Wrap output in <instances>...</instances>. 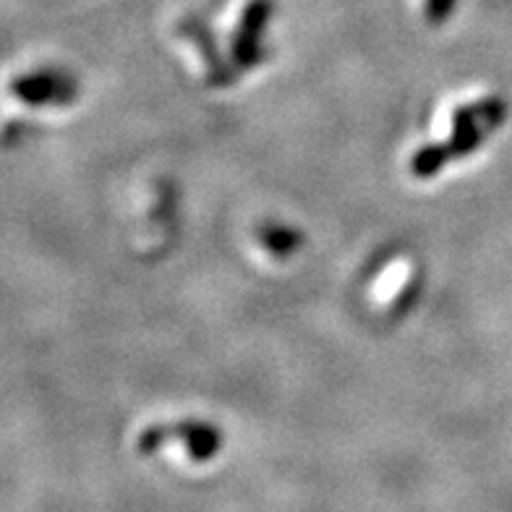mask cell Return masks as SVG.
Returning <instances> with one entry per match:
<instances>
[{"label":"cell","instance_id":"obj_1","mask_svg":"<svg viewBox=\"0 0 512 512\" xmlns=\"http://www.w3.org/2000/svg\"><path fill=\"white\" fill-rule=\"evenodd\" d=\"M168 439H183L186 450L194 460H209L215 458L220 450V434L215 426L207 424H170V426H149L144 429L136 447L139 452L149 455V452L160 450Z\"/></svg>","mask_w":512,"mask_h":512},{"label":"cell","instance_id":"obj_2","mask_svg":"<svg viewBox=\"0 0 512 512\" xmlns=\"http://www.w3.org/2000/svg\"><path fill=\"white\" fill-rule=\"evenodd\" d=\"M270 16V0H251L246 14H243L241 27H238L236 42H233V55L241 66H254L259 61V50H256V37L264 21Z\"/></svg>","mask_w":512,"mask_h":512},{"label":"cell","instance_id":"obj_3","mask_svg":"<svg viewBox=\"0 0 512 512\" xmlns=\"http://www.w3.org/2000/svg\"><path fill=\"white\" fill-rule=\"evenodd\" d=\"M14 95L27 102H50L63 100V97L74 95V89H66V81L50 79V76H29V79L14 81Z\"/></svg>","mask_w":512,"mask_h":512},{"label":"cell","instance_id":"obj_4","mask_svg":"<svg viewBox=\"0 0 512 512\" xmlns=\"http://www.w3.org/2000/svg\"><path fill=\"white\" fill-rule=\"evenodd\" d=\"M262 241L267 249L277 251V254H288V251H293L298 246V236L293 233V230H285V228H270V230H264L262 233Z\"/></svg>","mask_w":512,"mask_h":512},{"label":"cell","instance_id":"obj_5","mask_svg":"<svg viewBox=\"0 0 512 512\" xmlns=\"http://www.w3.org/2000/svg\"><path fill=\"white\" fill-rule=\"evenodd\" d=\"M452 8V0H426V19L432 24H442Z\"/></svg>","mask_w":512,"mask_h":512}]
</instances>
